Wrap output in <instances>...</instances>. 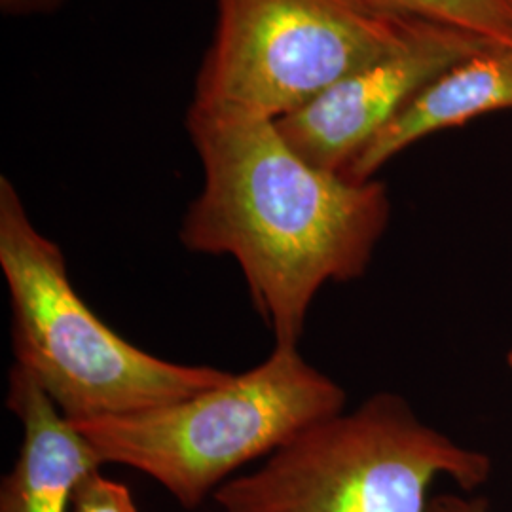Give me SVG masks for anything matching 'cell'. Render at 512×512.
<instances>
[{
  "label": "cell",
  "mask_w": 512,
  "mask_h": 512,
  "mask_svg": "<svg viewBox=\"0 0 512 512\" xmlns=\"http://www.w3.org/2000/svg\"><path fill=\"white\" fill-rule=\"evenodd\" d=\"M186 128L203 186L179 238L232 256L275 346L298 348L319 291L368 270L391 219L387 186L313 167L264 116L190 105Z\"/></svg>",
  "instance_id": "obj_1"
},
{
  "label": "cell",
  "mask_w": 512,
  "mask_h": 512,
  "mask_svg": "<svg viewBox=\"0 0 512 512\" xmlns=\"http://www.w3.org/2000/svg\"><path fill=\"white\" fill-rule=\"evenodd\" d=\"M0 268L16 365L71 421L177 403L232 378L160 359L110 329L76 293L65 255L35 226L8 177L0 179Z\"/></svg>",
  "instance_id": "obj_2"
},
{
  "label": "cell",
  "mask_w": 512,
  "mask_h": 512,
  "mask_svg": "<svg viewBox=\"0 0 512 512\" xmlns=\"http://www.w3.org/2000/svg\"><path fill=\"white\" fill-rule=\"evenodd\" d=\"M346 408V391L298 348L275 346L260 365L177 403L73 421L103 465L135 469L196 509L251 461Z\"/></svg>",
  "instance_id": "obj_3"
},
{
  "label": "cell",
  "mask_w": 512,
  "mask_h": 512,
  "mask_svg": "<svg viewBox=\"0 0 512 512\" xmlns=\"http://www.w3.org/2000/svg\"><path fill=\"white\" fill-rule=\"evenodd\" d=\"M490 475L488 454L421 421L401 395L378 393L313 423L213 499L224 512H429L439 478L469 494Z\"/></svg>",
  "instance_id": "obj_4"
},
{
  "label": "cell",
  "mask_w": 512,
  "mask_h": 512,
  "mask_svg": "<svg viewBox=\"0 0 512 512\" xmlns=\"http://www.w3.org/2000/svg\"><path fill=\"white\" fill-rule=\"evenodd\" d=\"M192 107L279 120L431 25L365 0H215Z\"/></svg>",
  "instance_id": "obj_5"
},
{
  "label": "cell",
  "mask_w": 512,
  "mask_h": 512,
  "mask_svg": "<svg viewBox=\"0 0 512 512\" xmlns=\"http://www.w3.org/2000/svg\"><path fill=\"white\" fill-rule=\"evenodd\" d=\"M494 44L503 42L431 23L401 52L349 74L275 124L289 147L308 164L344 175L357 156L437 78Z\"/></svg>",
  "instance_id": "obj_6"
},
{
  "label": "cell",
  "mask_w": 512,
  "mask_h": 512,
  "mask_svg": "<svg viewBox=\"0 0 512 512\" xmlns=\"http://www.w3.org/2000/svg\"><path fill=\"white\" fill-rule=\"evenodd\" d=\"M6 404L21 425V446L0 484V512H74L78 488L103 467L90 440L18 365Z\"/></svg>",
  "instance_id": "obj_7"
},
{
  "label": "cell",
  "mask_w": 512,
  "mask_h": 512,
  "mask_svg": "<svg viewBox=\"0 0 512 512\" xmlns=\"http://www.w3.org/2000/svg\"><path fill=\"white\" fill-rule=\"evenodd\" d=\"M512 109V42L494 44L437 78L349 165L344 177L370 181L389 160L421 139L478 116Z\"/></svg>",
  "instance_id": "obj_8"
},
{
  "label": "cell",
  "mask_w": 512,
  "mask_h": 512,
  "mask_svg": "<svg viewBox=\"0 0 512 512\" xmlns=\"http://www.w3.org/2000/svg\"><path fill=\"white\" fill-rule=\"evenodd\" d=\"M385 12L512 42V0H365Z\"/></svg>",
  "instance_id": "obj_9"
},
{
  "label": "cell",
  "mask_w": 512,
  "mask_h": 512,
  "mask_svg": "<svg viewBox=\"0 0 512 512\" xmlns=\"http://www.w3.org/2000/svg\"><path fill=\"white\" fill-rule=\"evenodd\" d=\"M74 512H137V505L126 484L97 471L78 488Z\"/></svg>",
  "instance_id": "obj_10"
},
{
  "label": "cell",
  "mask_w": 512,
  "mask_h": 512,
  "mask_svg": "<svg viewBox=\"0 0 512 512\" xmlns=\"http://www.w3.org/2000/svg\"><path fill=\"white\" fill-rule=\"evenodd\" d=\"M67 0H0V12L8 18L50 16L61 10Z\"/></svg>",
  "instance_id": "obj_11"
},
{
  "label": "cell",
  "mask_w": 512,
  "mask_h": 512,
  "mask_svg": "<svg viewBox=\"0 0 512 512\" xmlns=\"http://www.w3.org/2000/svg\"><path fill=\"white\" fill-rule=\"evenodd\" d=\"M429 512H492L488 499L476 497V495L458 494H439L431 497L429 503Z\"/></svg>",
  "instance_id": "obj_12"
},
{
  "label": "cell",
  "mask_w": 512,
  "mask_h": 512,
  "mask_svg": "<svg viewBox=\"0 0 512 512\" xmlns=\"http://www.w3.org/2000/svg\"><path fill=\"white\" fill-rule=\"evenodd\" d=\"M509 368H511V372H512V349H511V351H509Z\"/></svg>",
  "instance_id": "obj_13"
}]
</instances>
